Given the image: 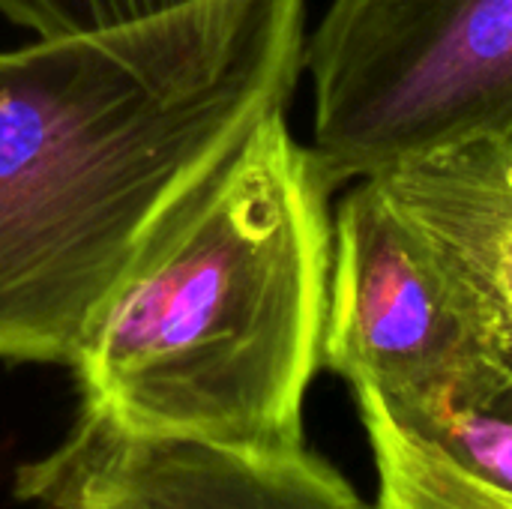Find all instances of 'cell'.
<instances>
[{
    "mask_svg": "<svg viewBox=\"0 0 512 509\" xmlns=\"http://www.w3.org/2000/svg\"><path fill=\"white\" fill-rule=\"evenodd\" d=\"M306 0H192L0 51V360L75 363L162 207L288 111Z\"/></svg>",
    "mask_w": 512,
    "mask_h": 509,
    "instance_id": "obj_1",
    "label": "cell"
},
{
    "mask_svg": "<svg viewBox=\"0 0 512 509\" xmlns=\"http://www.w3.org/2000/svg\"><path fill=\"white\" fill-rule=\"evenodd\" d=\"M333 192L285 111L246 129L162 207L93 312L72 363L84 411L129 435L303 447Z\"/></svg>",
    "mask_w": 512,
    "mask_h": 509,
    "instance_id": "obj_2",
    "label": "cell"
},
{
    "mask_svg": "<svg viewBox=\"0 0 512 509\" xmlns=\"http://www.w3.org/2000/svg\"><path fill=\"white\" fill-rule=\"evenodd\" d=\"M306 69L333 189L468 141L512 147V0H333Z\"/></svg>",
    "mask_w": 512,
    "mask_h": 509,
    "instance_id": "obj_3",
    "label": "cell"
},
{
    "mask_svg": "<svg viewBox=\"0 0 512 509\" xmlns=\"http://www.w3.org/2000/svg\"><path fill=\"white\" fill-rule=\"evenodd\" d=\"M324 369L390 414L462 405L501 372L465 294L372 177L333 213Z\"/></svg>",
    "mask_w": 512,
    "mask_h": 509,
    "instance_id": "obj_4",
    "label": "cell"
},
{
    "mask_svg": "<svg viewBox=\"0 0 512 509\" xmlns=\"http://www.w3.org/2000/svg\"><path fill=\"white\" fill-rule=\"evenodd\" d=\"M18 492L45 509H378L306 444L129 435L90 411L63 447L21 471Z\"/></svg>",
    "mask_w": 512,
    "mask_h": 509,
    "instance_id": "obj_5",
    "label": "cell"
},
{
    "mask_svg": "<svg viewBox=\"0 0 512 509\" xmlns=\"http://www.w3.org/2000/svg\"><path fill=\"white\" fill-rule=\"evenodd\" d=\"M378 186L417 228L512 372V147L468 141L405 162Z\"/></svg>",
    "mask_w": 512,
    "mask_h": 509,
    "instance_id": "obj_6",
    "label": "cell"
},
{
    "mask_svg": "<svg viewBox=\"0 0 512 509\" xmlns=\"http://www.w3.org/2000/svg\"><path fill=\"white\" fill-rule=\"evenodd\" d=\"M354 399L378 468V509H512V489L477 477L399 426L372 393H354Z\"/></svg>",
    "mask_w": 512,
    "mask_h": 509,
    "instance_id": "obj_7",
    "label": "cell"
},
{
    "mask_svg": "<svg viewBox=\"0 0 512 509\" xmlns=\"http://www.w3.org/2000/svg\"><path fill=\"white\" fill-rule=\"evenodd\" d=\"M390 417L441 447L477 477L512 489V372L507 369L492 375L462 405Z\"/></svg>",
    "mask_w": 512,
    "mask_h": 509,
    "instance_id": "obj_8",
    "label": "cell"
},
{
    "mask_svg": "<svg viewBox=\"0 0 512 509\" xmlns=\"http://www.w3.org/2000/svg\"><path fill=\"white\" fill-rule=\"evenodd\" d=\"M192 0H0V12L39 39L96 33L144 21Z\"/></svg>",
    "mask_w": 512,
    "mask_h": 509,
    "instance_id": "obj_9",
    "label": "cell"
}]
</instances>
